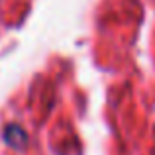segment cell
<instances>
[{
	"instance_id": "obj_1",
	"label": "cell",
	"mask_w": 155,
	"mask_h": 155,
	"mask_svg": "<svg viewBox=\"0 0 155 155\" xmlns=\"http://www.w3.org/2000/svg\"><path fill=\"white\" fill-rule=\"evenodd\" d=\"M4 140H6V143L12 145V147H24V145L28 143V134L24 132L22 128L10 124L4 130Z\"/></svg>"
}]
</instances>
